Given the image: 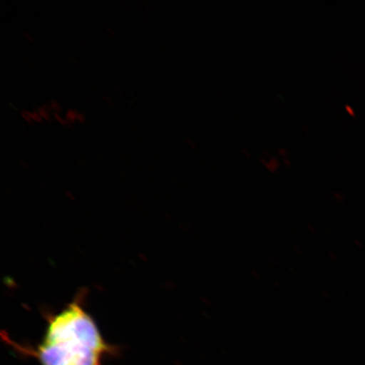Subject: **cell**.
<instances>
[{
	"label": "cell",
	"mask_w": 365,
	"mask_h": 365,
	"mask_svg": "<svg viewBox=\"0 0 365 365\" xmlns=\"http://www.w3.org/2000/svg\"><path fill=\"white\" fill-rule=\"evenodd\" d=\"M86 291H81L61 312H46L47 322L42 341L35 346L11 340L6 332L2 339L24 357L41 365H103L105 358L120 349L105 340L98 324L85 309Z\"/></svg>",
	"instance_id": "obj_1"
},
{
	"label": "cell",
	"mask_w": 365,
	"mask_h": 365,
	"mask_svg": "<svg viewBox=\"0 0 365 365\" xmlns=\"http://www.w3.org/2000/svg\"><path fill=\"white\" fill-rule=\"evenodd\" d=\"M77 113L75 110H68L66 113V120L68 123H72L76 120Z\"/></svg>",
	"instance_id": "obj_2"
},
{
	"label": "cell",
	"mask_w": 365,
	"mask_h": 365,
	"mask_svg": "<svg viewBox=\"0 0 365 365\" xmlns=\"http://www.w3.org/2000/svg\"><path fill=\"white\" fill-rule=\"evenodd\" d=\"M21 116L23 118H25V120L27 121V122H29L31 123V122H33V118H31V112H29V111H23L21 113Z\"/></svg>",
	"instance_id": "obj_3"
},
{
	"label": "cell",
	"mask_w": 365,
	"mask_h": 365,
	"mask_svg": "<svg viewBox=\"0 0 365 365\" xmlns=\"http://www.w3.org/2000/svg\"><path fill=\"white\" fill-rule=\"evenodd\" d=\"M50 107H51V108H53V110L56 111V113L61 110V108H59L58 103L56 101H52L51 103H50Z\"/></svg>",
	"instance_id": "obj_4"
},
{
	"label": "cell",
	"mask_w": 365,
	"mask_h": 365,
	"mask_svg": "<svg viewBox=\"0 0 365 365\" xmlns=\"http://www.w3.org/2000/svg\"><path fill=\"white\" fill-rule=\"evenodd\" d=\"M76 120H78L80 122H84L85 118H84L83 114L77 113Z\"/></svg>",
	"instance_id": "obj_5"
}]
</instances>
